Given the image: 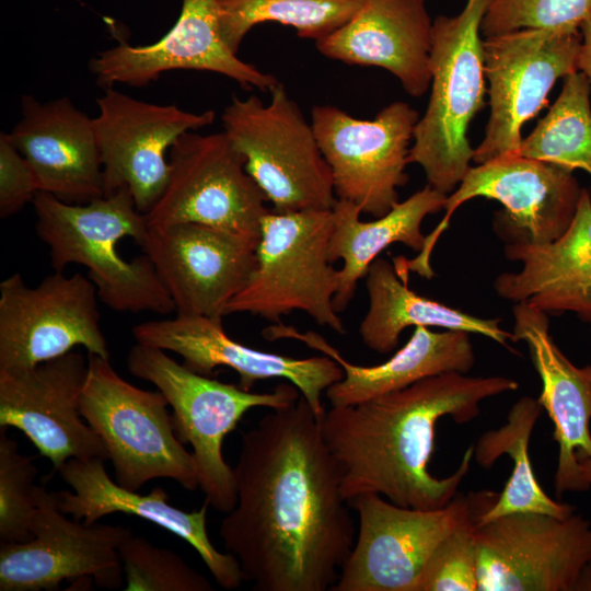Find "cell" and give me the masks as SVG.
Returning a JSON list of instances; mask_svg holds the SVG:
<instances>
[{"label":"cell","mask_w":591,"mask_h":591,"mask_svg":"<svg viewBox=\"0 0 591 591\" xmlns=\"http://www.w3.org/2000/svg\"><path fill=\"white\" fill-rule=\"evenodd\" d=\"M235 507L219 529L254 591H326L356 540L350 505L303 396L242 436Z\"/></svg>","instance_id":"cell-1"},{"label":"cell","mask_w":591,"mask_h":591,"mask_svg":"<svg viewBox=\"0 0 591 591\" xmlns=\"http://www.w3.org/2000/svg\"><path fill=\"white\" fill-rule=\"evenodd\" d=\"M518 387L517 381L501 375L445 372L360 404L325 409L321 429L344 498L349 502L373 493L401 507H444L470 471L474 445L453 474L433 476L428 466L437 422L444 416L470 422L480 414L482 401Z\"/></svg>","instance_id":"cell-2"},{"label":"cell","mask_w":591,"mask_h":591,"mask_svg":"<svg viewBox=\"0 0 591 591\" xmlns=\"http://www.w3.org/2000/svg\"><path fill=\"white\" fill-rule=\"evenodd\" d=\"M32 205L37 235L49 248L55 271L70 264L84 266L99 299L117 312L175 311L149 256L143 253L128 260L117 250L126 236L140 246L149 229L128 189L85 204L38 192Z\"/></svg>","instance_id":"cell-3"},{"label":"cell","mask_w":591,"mask_h":591,"mask_svg":"<svg viewBox=\"0 0 591 591\" xmlns=\"http://www.w3.org/2000/svg\"><path fill=\"white\" fill-rule=\"evenodd\" d=\"M493 0H467L455 16L432 23L430 96L418 119L408 163L418 164L433 189L450 195L471 167L467 129L486 93L482 22Z\"/></svg>","instance_id":"cell-4"},{"label":"cell","mask_w":591,"mask_h":591,"mask_svg":"<svg viewBox=\"0 0 591 591\" xmlns=\"http://www.w3.org/2000/svg\"><path fill=\"white\" fill-rule=\"evenodd\" d=\"M128 371L152 383L166 398L176 436L193 448L199 488L217 511L228 513L236 503L234 470L222 453L225 437L252 408H280L301 393L292 383L273 392L255 393L211 379L178 363L165 350L136 343L126 357Z\"/></svg>","instance_id":"cell-5"},{"label":"cell","mask_w":591,"mask_h":591,"mask_svg":"<svg viewBox=\"0 0 591 591\" xmlns=\"http://www.w3.org/2000/svg\"><path fill=\"white\" fill-rule=\"evenodd\" d=\"M332 229V209H269L260 222L256 268L225 315L248 313L278 324L283 315L302 311L317 325L345 334L334 308L338 270L328 256Z\"/></svg>","instance_id":"cell-6"},{"label":"cell","mask_w":591,"mask_h":591,"mask_svg":"<svg viewBox=\"0 0 591 591\" xmlns=\"http://www.w3.org/2000/svg\"><path fill=\"white\" fill-rule=\"evenodd\" d=\"M221 123L273 211L334 207L337 198L331 167L311 123L280 82L270 90L268 104L256 95H233Z\"/></svg>","instance_id":"cell-7"},{"label":"cell","mask_w":591,"mask_h":591,"mask_svg":"<svg viewBox=\"0 0 591 591\" xmlns=\"http://www.w3.org/2000/svg\"><path fill=\"white\" fill-rule=\"evenodd\" d=\"M81 415L103 441L115 482L138 491L155 478H171L187 490L199 487L193 457L175 432L169 403L159 391L124 380L111 359L88 354Z\"/></svg>","instance_id":"cell-8"},{"label":"cell","mask_w":591,"mask_h":591,"mask_svg":"<svg viewBox=\"0 0 591 591\" xmlns=\"http://www.w3.org/2000/svg\"><path fill=\"white\" fill-rule=\"evenodd\" d=\"M499 493L470 491L438 509L397 506L381 495L349 501L358 514L355 544L331 591H415L436 547L453 531L479 519Z\"/></svg>","instance_id":"cell-9"},{"label":"cell","mask_w":591,"mask_h":591,"mask_svg":"<svg viewBox=\"0 0 591 591\" xmlns=\"http://www.w3.org/2000/svg\"><path fill=\"white\" fill-rule=\"evenodd\" d=\"M582 187L572 172L544 161L511 153L471 166L457 188L447 196L442 220L426 236L422 251L402 266L431 279L432 250L456 209L474 198L493 199L494 230L508 243H549L563 235L578 209Z\"/></svg>","instance_id":"cell-10"},{"label":"cell","mask_w":591,"mask_h":591,"mask_svg":"<svg viewBox=\"0 0 591 591\" xmlns=\"http://www.w3.org/2000/svg\"><path fill=\"white\" fill-rule=\"evenodd\" d=\"M477 591H591V523L514 512L474 524Z\"/></svg>","instance_id":"cell-11"},{"label":"cell","mask_w":591,"mask_h":591,"mask_svg":"<svg viewBox=\"0 0 591 591\" xmlns=\"http://www.w3.org/2000/svg\"><path fill=\"white\" fill-rule=\"evenodd\" d=\"M419 115L396 101L372 119H360L333 105L311 111L318 147L331 167L336 198L379 218L398 201L408 182L406 166Z\"/></svg>","instance_id":"cell-12"},{"label":"cell","mask_w":591,"mask_h":591,"mask_svg":"<svg viewBox=\"0 0 591 591\" xmlns=\"http://www.w3.org/2000/svg\"><path fill=\"white\" fill-rule=\"evenodd\" d=\"M169 161L167 185L144 213L148 227L192 222L259 237L267 199L223 131L185 132Z\"/></svg>","instance_id":"cell-13"},{"label":"cell","mask_w":591,"mask_h":591,"mask_svg":"<svg viewBox=\"0 0 591 591\" xmlns=\"http://www.w3.org/2000/svg\"><path fill=\"white\" fill-rule=\"evenodd\" d=\"M94 283L55 271L30 287L15 273L0 282V369H20L60 357L77 346L111 359L101 328Z\"/></svg>","instance_id":"cell-14"},{"label":"cell","mask_w":591,"mask_h":591,"mask_svg":"<svg viewBox=\"0 0 591 591\" xmlns=\"http://www.w3.org/2000/svg\"><path fill=\"white\" fill-rule=\"evenodd\" d=\"M581 32L519 30L484 39L490 113L473 161L518 153L523 125L536 116L559 78L578 71Z\"/></svg>","instance_id":"cell-15"},{"label":"cell","mask_w":591,"mask_h":591,"mask_svg":"<svg viewBox=\"0 0 591 591\" xmlns=\"http://www.w3.org/2000/svg\"><path fill=\"white\" fill-rule=\"evenodd\" d=\"M67 515L58 508L54 493L38 485L33 538L0 543V591H53L65 580L93 581L111 590L123 587L119 547L131 530L86 524Z\"/></svg>","instance_id":"cell-16"},{"label":"cell","mask_w":591,"mask_h":591,"mask_svg":"<svg viewBox=\"0 0 591 591\" xmlns=\"http://www.w3.org/2000/svg\"><path fill=\"white\" fill-rule=\"evenodd\" d=\"M96 104L93 123L105 196L128 189L137 209L147 213L167 185V151L185 132L211 125L216 114L141 101L114 86L106 88Z\"/></svg>","instance_id":"cell-17"},{"label":"cell","mask_w":591,"mask_h":591,"mask_svg":"<svg viewBox=\"0 0 591 591\" xmlns=\"http://www.w3.org/2000/svg\"><path fill=\"white\" fill-rule=\"evenodd\" d=\"M89 360L77 351L28 368L0 369V427H13L57 472L69 459L108 460L81 415Z\"/></svg>","instance_id":"cell-18"},{"label":"cell","mask_w":591,"mask_h":591,"mask_svg":"<svg viewBox=\"0 0 591 591\" xmlns=\"http://www.w3.org/2000/svg\"><path fill=\"white\" fill-rule=\"evenodd\" d=\"M259 237L200 223L150 228L140 245L181 315L222 320L256 265Z\"/></svg>","instance_id":"cell-19"},{"label":"cell","mask_w":591,"mask_h":591,"mask_svg":"<svg viewBox=\"0 0 591 591\" xmlns=\"http://www.w3.org/2000/svg\"><path fill=\"white\" fill-rule=\"evenodd\" d=\"M89 68L99 85L144 86L171 70L215 72L245 90L270 92L278 79L240 59L224 42L217 0H183L173 27L159 40L143 46L126 42L91 58Z\"/></svg>","instance_id":"cell-20"},{"label":"cell","mask_w":591,"mask_h":591,"mask_svg":"<svg viewBox=\"0 0 591 591\" xmlns=\"http://www.w3.org/2000/svg\"><path fill=\"white\" fill-rule=\"evenodd\" d=\"M131 332L136 343L172 351L200 374L210 375L219 367L234 370L239 385L247 391L257 381L283 379L298 387L320 417L325 410L323 393L344 376L341 367L325 355L293 358L245 346L225 333L222 320L176 314L142 322Z\"/></svg>","instance_id":"cell-21"},{"label":"cell","mask_w":591,"mask_h":591,"mask_svg":"<svg viewBox=\"0 0 591 591\" xmlns=\"http://www.w3.org/2000/svg\"><path fill=\"white\" fill-rule=\"evenodd\" d=\"M512 341H524L542 391L537 398L554 424L558 461L554 484L565 493L591 488V364L575 366L549 333L548 314L518 302L512 308Z\"/></svg>","instance_id":"cell-22"},{"label":"cell","mask_w":591,"mask_h":591,"mask_svg":"<svg viewBox=\"0 0 591 591\" xmlns=\"http://www.w3.org/2000/svg\"><path fill=\"white\" fill-rule=\"evenodd\" d=\"M30 164L38 192L66 202L85 204L105 196L93 118L69 97L21 100V117L8 132Z\"/></svg>","instance_id":"cell-23"},{"label":"cell","mask_w":591,"mask_h":591,"mask_svg":"<svg viewBox=\"0 0 591 591\" xmlns=\"http://www.w3.org/2000/svg\"><path fill=\"white\" fill-rule=\"evenodd\" d=\"M57 473L73 490L54 491L63 513L86 524L116 512L140 517L190 544L221 588L234 590L244 582L237 559L218 551L209 538L207 500L199 510L187 512L171 506L166 491L160 486L148 495L126 489L108 476L104 460L97 457L69 459Z\"/></svg>","instance_id":"cell-24"},{"label":"cell","mask_w":591,"mask_h":591,"mask_svg":"<svg viewBox=\"0 0 591 591\" xmlns=\"http://www.w3.org/2000/svg\"><path fill=\"white\" fill-rule=\"evenodd\" d=\"M432 23L426 0H363L347 23L315 46L346 65L385 69L407 94L419 97L431 82Z\"/></svg>","instance_id":"cell-25"},{"label":"cell","mask_w":591,"mask_h":591,"mask_svg":"<svg viewBox=\"0 0 591 591\" xmlns=\"http://www.w3.org/2000/svg\"><path fill=\"white\" fill-rule=\"evenodd\" d=\"M267 340L294 339L336 361L344 376L325 392L331 406H349L405 389L422 379L445 373H468L475 363L470 333L415 326L407 343L385 362L358 366L347 361L340 352L315 332L302 333L283 323L263 329Z\"/></svg>","instance_id":"cell-26"},{"label":"cell","mask_w":591,"mask_h":591,"mask_svg":"<svg viewBox=\"0 0 591 591\" xmlns=\"http://www.w3.org/2000/svg\"><path fill=\"white\" fill-rule=\"evenodd\" d=\"M505 256L521 264L494 282L506 300L526 302L547 314L572 312L591 324V195L582 188L575 218L566 232L544 244L508 243Z\"/></svg>","instance_id":"cell-27"},{"label":"cell","mask_w":591,"mask_h":591,"mask_svg":"<svg viewBox=\"0 0 591 591\" xmlns=\"http://www.w3.org/2000/svg\"><path fill=\"white\" fill-rule=\"evenodd\" d=\"M445 199L447 195L427 184L372 221H362L361 211L355 204L336 200L332 208L328 256L331 263L343 260L334 297L338 313L348 308L359 280L366 277L371 264L386 247L402 243L415 252L422 251L426 236L421 223L427 216L443 210Z\"/></svg>","instance_id":"cell-28"},{"label":"cell","mask_w":591,"mask_h":591,"mask_svg":"<svg viewBox=\"0 0 591 591\" xmlns=\"http://www.w3.org/2000/svg\"><path fill=\"white\" fill-rule=\"evenodd\" d=\"M364 278L369 308L359 325V335L372 351H393L408 326L478 334L507 348L508 341H512V333L505 331L498 318H482L414 292L385 258L378 257Z\"/></svg>","instance_id":"cell-29"},{"label":"cell","mask_w":591,"mask_h":591,"mask_svg":"<svg viewBox=\"0 0 591 591\" xmlns=\"http://www.w3.org/2000/svg\"><path fill=\"white\" fill-rule=\"evenodd\" d=\"M537 398L521 397L511 407L507 422L483 433L474 445L478 465L489 468L508 454L513 461L511 476L499 493L497 502L479 519L488 521L514 512H537L566 518L575 507L553 500L538 484L529 456V442L542 412Z\"/></svg>","instance_id":"cell-30"},{"label":"cell","mask_w":591,"mask_h":591,"mask_svg":"<svg viewBox=\"0 0 591 591\" xmlns=\"http://www.w3.org/2000/svg\"><path fill=\"white\" fill-rule=\"evenodd\" d=\"M591 84L580 71L564 78L560 94L522 139L518 154L591 176Z\"/></svg>","instance_id":"cell-31"},{"label":"cell","mask_w":591,"mask_h":591,"mask_svg":"<svg viewBox=\"0 0 591 591\" xmlns=\"http://www.w3.org/2000/svg\"><path fill=\"white\" fill-rule=\"evenodd\" d=\"M362 1L217 0V5L221 35L237 54L246 34L266 22L291 26L299 37L317 42L347 23Z\"/></svg>","instance_id":"cell-32"},{"label":"cell","mask_w":591,"mask_h":591,"mask_svg":"<svg viewBox=\"0 0 591 591\" xmlns=\"http://www.w3.org/2000/svg\"><path fill=\"white\" fill-rule=\"evenodd\" d=\"M127 591H212L210 581L171 549L131 534L119 547Z\"/></svg>","instance_id":"cell-33"},{"label":"cell","mask_w":591,"mask_h":591,"mask_svg":"<svg viewBox=\"0 0 591 591\" xmlns=\"http://www.w3.org/2000/svg\"><path fill=\"white\" fill-rule=\"evenodd\" d=\"M18 442L0 427V543L33 538L37 467L19 452Z\"/></svg>","instance_id":"cell-34"},{"label":"cell","mask_w":591,"mask_h":591,"mask_svg":"<svg viewBox=\"0 0 591 591\" xmlns=\"http://www.w3.org/2000/svg\"><path fill=\"white\" fill-rule=\"evenodd\" d=\"M591 0H493L480 32L491 37L519 30L579 31Z\"/></svg>","instance_id":"cell-35"},{"label":"cell","mask_w":591,"mask_h":591,"mask_svg":"<svg viewBox=\"0 0 591 591\" xmlns=\"http://www.w3.org/2000/svg\"><path fill=\"white\" fill-rule=\"evenodd\" d=\"M476 522L460 526L436 547L419 575L415 591H477L473 536Z\"/></svg>","instance_id":"cell-36"},{"label":"cell","mask_w":591,"mask_h":591,"mask_svg":"<svg viewBox=\"0 0 591 591\" xmlns=\"http://www.w3.org/2000/svg\"><path fill=\"white\" fill-rule=\"evenodd\" d=\"M38 186L34 173L9 138L0 134V217L8 218L32 202Z\"/></svg>","instance_id":"cell-37"},{"label":"cell","mask_w":591,"mask_h":591,"mask_svg":"<svg viewBox=\"0 0 591 591\" xmlns=\"http://www.w3.org/2000/svg\"><path fill=\"white\" fill-rule=\"evenodd\" d=\"M580 32L582 39L577 69L586 76L591 84V14L581 24Z\"/></svg>","instance_id":"cell-38"}]
</instances>
